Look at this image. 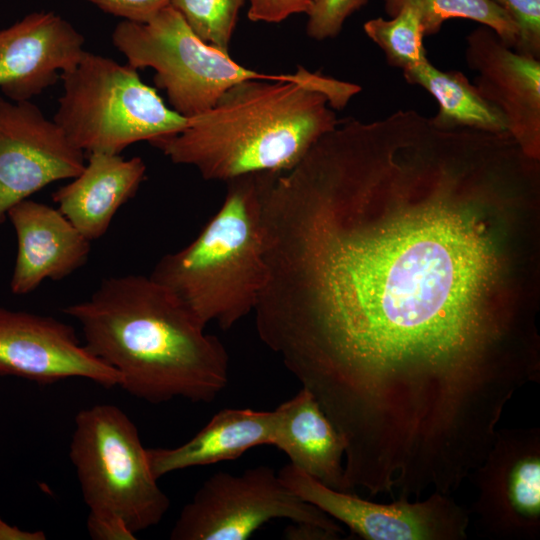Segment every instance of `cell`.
<instances>
[{"label": "cell", "instance_id": "52a82bcc", "mask_svg": "<svg viewBox=\"0 0 540 540\" xmlns=\"http://www.w3.org/2000/svg\"><path fill=\"white\" fill-rule=\"evenodd\" d=\"M114 46L135 69L152 68L154 82L165 90L174 111L190 118L211 108L233 85L246 80H291L289 74H266L240 65L229 53L202 41L170 4L147 23L120 22Z\"/></svg>", "mask_w": 540, "mask_h": 540}, {"label": "cell", "instance_id": "ba28073f", "mask_svg": "<svg viewBox=\"0 0 540 540\" xmlns=\"http://www.w3.org/2000/svg\"><path fill=\"white\" fill-rule=\"evenodd\" d=\"M287 519L343 534L341 526L287 488L278 472L259 465L240 475L210 476L181 510L171 540H246L264 524Z\"/></svg>", "mask_w": 540, "mask_h": 540}, {"label": "cell", "instance_id": "d4e9b609", "mask_svg": "<svg viewBox=\"0 0 540 540\" xmlns=\"http://www.w3.org/2000/svg\"><path fill=\"white\" fill-rule=\"evenodd\" d=\"M103 11L124 18L125 21L147 23L170 0H89Z\"/></svg>", "mask_w": 540, "mask_h": 540}, {"label": "cell", "instance_id": "9a60e30c", "mask_svg": "<svg viewBox=\"0 0 540 540\" xmlns=\"http://www.w3.org/2000/svg\"><path fill=\"white\" fill-rule=\"evenodd\" d=\"M7 219L17 238L14 295H27L48 279L62 280L87 262L91 241L57 207L28 198L13 205Z\"/></svg>", "mask_w": 540, "mask_h": 540}, {"label": "cell", "instance_id": "30bf717a", "mask_svg": "<svg viewBox=\"0 0 540 540\" xmlns=\"http://www.w3.org/2000/svg\"><path fill=\"white\" fill-rule=\"evenodd\" d=\"M477 496L472 507L486 534L540 537V428H503L470 474Z\"/></svg>", "mask_w": 540, "mask_h": 540}, {"label": "cell", "instance_id": "5bb4252c", "mask_svg": "<svg viewBox=\"0 0 540 540\" xmlns=\"http://www.w3.org/2000/svg\"><path fill=\"white\" fill-rule=\"evenodd\" d=\"M84 37L53 12H34L0 30V89L28 101L82 58Z\"/></svg>", "mask_w": 540, "mask_h": 540}, {"label": "cell", "instance_id": "f1b7e54d", "mask_svg": "<svg viewBox=\"0 0 540 540\" xmlns=\"http://www.w3.org/2000/svg\"><path fill=\"white\" fill-rule=\"evenodd\" d=\"M0 540H46V534L41 530H23L0 517Z\"/></svg>", "mask_w": 540, "mask_h": 540}, {"label": "cell", "instance_id": "ffe728a7", "mask_svg": "<svg viewBox=\"0 0 540 540\" xmlns=\"http://www.w3.org/2000/svg\"><path fill=\"white\" fill-rule=\"evenodd\" d=\"M386 14L392 17L403 7L413 8L420 17L424 35L438 33L447 20L468 19L492 29L512 49L517 28L509 16L490 0H382Z\"/></svg>", "mask_w": 540, "mask_h": 540}, {"label": "cell", "instance_id": "6da1fadb", "mask_svg": "<svg viewBox=\"0 0 540 540\" xmlns=\"http://www.w3.org/2000/svg\"><path fill=\"white\" fill-rule=\"evenodd\" d=\"M539 200L509 134L347 119L269 178L258 336L351 448L472 442L540 375Z\"/></svg>", "mask_w": 540, "mask_h": 540}, {"label": "cell", "instance_id": "ac0fdd59", "mask_svg": "<svg viewBox=\"0 0 540 540\" xmlns=\"http://www.w3.org/2000/svg\"><path fill=\"white\" fill-rule=\"evenodd\" d=\"M275 425L274 410L222 409L182 445L147 448L150 469L158 480L178 470L237 459L252 448L272 445Z\"/></svg>", "mask_w": 540, "mask_h": 540}, {"label": "cell", "instance_id": "f546056e", "mask_svg": "<svg viewBox=\"0 0 540 540\" xmlns=\"http://www.w3.org/2000/svg\"><path fill=\"white\" fill-rule=\"evenodd\" d=\"M305 1L308 3L309 9H310V7H311V5H312V3H313L314 0H305Z\"/></svg>", "mask_w": 540, "mask_h": 540}, {"label": "cell", "instance_id": "277c9868", "mask_svg": "<svg viewBox=\"0 0 540 540\" xmlns=\"http://www.w3.org/2000/svg\"><path fill=\"white\" fill-rule=\"evenodd\" d=\"M270 173L227 181L222 204L198 235L149 275L204 326L228 330L257 305L267 274L263 204Z\"/></svg>", "mask_w": 540, "mask_h": 540}, {"label": "cell", "instance_id": "9c48e42d", "mask_svg": "<svg viewBox=\"0 0 540 540\" xmlns=\"http://www.w3.org/2000/svg\"><path fill=\"white\" fill-rule=\"evenodd\" d=\"M284 485L305 502L343 523L365 540H463L470 512L450 497L431 492L424 500L398 497L377 503L332 489L291 463L278 472Z\"/></svg>", "mask_w": 540, "mask_h": 540}, {"label": "cell", "instance_id": "2e32d148", "mask_svg": "<svg viewBox=\"0 0 540 540\" xmlns=\"http://www.w3.org/2000/svg\"><path fill=\"white\" fill-rule=\"evenodd\" d=\"M142 158L89 153L79 175L52 194L59 211L89 241L100 239L117 211L133 198L145 178Z\"/></svg>", "mask_w": 540, "mask_h": 540}, {"label": "cell", "instance_id": "cb8c5ba5", "mask_svg": "<svg viewBox=\"0 0 540 540\" xmlns=\"http://www.w3.org/2000/svg\"><path fill=\"white\" fill-rule=\"evenodd\" d=\"M368 0H314L307 14L306 32L315 40L336 37L347 18Z\"/></svg>", "mask_w": 540, "mask_h": 540}, {"label": "cell", "instance_id": "83f0119b", "mask_svg": "<svg viewBox=\"0 0 540 540\" xmlns=\"http://www.w3.org/2000/svg\"><path fill=\"white\" fill-rule=\"evenodd\" d=\"M341 535L342 533L306 522H293L283 531V538L288 540H336L340 539Z\"/></svg>", "mask_w": 540, "mask_h": 540}, {"label": "cell", "instance_id": "8fae6325", "mask_svg": "<svg viewBox=\"0 0 540 540\" xmlns=\"http://www.w3.org/2000/svg\"><path fill=\"white\" fill-rule=\"evenodd\" d=\"M84 166V152L38 106L0 97V225L13 205Z\"/></svg>", "mask_w": 540, "mask_h": 540}, {"label": "cell", "instance_id": "7c38bea8", "mask_svg": "<svg viewBox=\"0 0 540 540\" xmlns=\"http://www.w3.org/2000/svg\"><path fill=\"white\" fill-rule=\"evenodd\" d=\"M0 375L41 385L86 378L105 388L120 374L81 343L74 328L50 316L0 307Z\"/></svg>", "mask_w": 540, "mask_h": 540}, {"label": "cell", "instance_id": "3957f363", "mask_svg": "<svg viewBox=\"0 0 540 540\" xmlns=\"http://www.w3.org/2000/svg\"><path fill=\"white\" fill-rule=\"evenodd\" d=\"M298 71L291 80L239 82L188 118L180 132L149 143L205 180L290 170L339 124L335 109L361 90L320 72Z\"/></svg>", "mask_w": 540, "mask_h": 540}, {"label": "cell", "instance_id": "7402d4cb", "mask_svg": "<svg viewBox=\"0 0 540 540\" xmlns=\"http://www.w3.org/2000/svg\"><path fill=\"white\" fill-rule=\"evenodd\" d=\"M245 0H170L190 29L207 44L229 53L238 14Z\"/></svg>", "mask_w": 540, "mask_h": 540}, {"label": "cell", "instance_id": "e0dca14e", "mask_svg": "<svg viewBox=\"0 0 540 540\" xmlns=\"http://www.w3.org/2000/svg\"><path fill=\"white\" fill-rule=\"evenodd\" d=\"M274 412L272 445L283 451L292 465L327 487L351 492L343 464L346 440L313 394L302 387Z\"/></svg>", "mask_w": 540, "mask_h": 540}, {"label": "cell", "instance_id": "484cf974", "mask_svg": "<svg viewBox=\"0 0 540 540\" xmlns=\"http://www.w3.org/2000/svg\"><path fill=\"white\" fill-rule=\"evenodd\" d=\"M249 4L248 18L253 22L279 23L309 10L305 0H249Z\"/></svg>", "mask_w": 540, "mask_h": 540}, {"label": "cell", "instance_id": "8992f818", "mask_svg": "<svg viewBox=\"0 0 540 540\" xmlns=\"http://www.w3.org/2000/svg\"><path fill=\"white\" fill-rule=\"evenodd\" d=\"M69 457L88 516L120 521L136 535L167 513L170 500L152 474L147 448L119 407L97 404L80 410Z\"/></svg>", "mask_w": 540, "mask_h": 540}, {"label": "cell", "instance_id": "d6986e66", "mask_svg": "<svg viewBox=\"0 0 540 540\" xmlns=\"http://www.w3.org/2000/svg\"><path fill=\"white\" fill-rule=\"evenodd\" d=\"M405 80L429 92L438 103L430 117L440 129L471 128L491 133H508L502 114L460 71H442L429 60L403 70ZM509 134V133H508Z\"/></svg>", "mask_w": 540, "mask_h": 540}, {"label": "cell", "instance_id": "5b68a950", "mask_svg": "<svg viewBox=\"0 0 540 540\" xmlns=\"http://www.w3.org/2000/svg\"><path fill=\"white\" fill-rule=\"evenodd\" d=\"M60 79L63 94L53 121L84 153L120 154L133 143L176 134L188 122L137 69L111 58L85 51Z\"/></svg>", "mask_w": 540, "mask_h": 540}, {"label": "cell", "instance_id": "603a6c76", "mask_svg": "<svg viewBox=\"0 0 540 540\" xmlns=\"http://www.w3.org/2000/svg\"><path fill=\"white\" fill-rule=\"evenodd\" d=\"M517 28L515 51L540 59V0H490Z\"/></svg>", "mask_w": 540, "mask_h": 540}, {"label": "cell", "instance_id": "4fadbf2b", "mask_svg": "<svg viewBox=\"0 0 540 540\" xmlns=\"http://www.w3.org/2000/svg\"><path fill=\"white\" fill-rule=\"evenodd\" d=\"M465 59L508 133L526 155L540 160V59L515 51L483 25L466 37Z\"/></svg>", "mask_w": 540, "mask_h": 540}, {"label": "cell", "instance_id": "44dd1931", "mask_svg": "<svg viewBox=\"0 0 540 540\" xmlns=\"http://www.w3.org/2000/svg\"><path fill=\"white\" fill-rule=\"evenodd\" d=\"M365 34L384 52L387 62L406 70L427 60L419 14L403 7L390 19L377 17L363 25Z\"/></svg>", "mask_w": 540, "mask_h": 540}, {"label": "cell", "instance_id": "4316f807", "mask_svg": "<svg viewBox=\"0 0 540 540\" xmlns=\"http://www.w3.org/2000/svg\"><path fill=\"white\" fill-rule=\"evenodd\" d=\"M87 530L94 540H135L125 524L117 520L101 519L88 516Z\"/></svg>", "mask_w": 540, "mask_h": 540}, {"label": "cell", "instance_id": "7a4b0ae2", "mask_svg": "<svg viewBox=\"0 0 540 540\" xmlns=\"http://www.w3.org/2000/svg\"><path fill=\"white\" fill-rule=\"evenodd\" d=\"M63 312L78 322L85 346L120 374V387L139 399L209 403L228 384L223 343L150 276L106 278Z\"/></svg>", "mask_w": 540, "mask_h": 540}]
</instances>
